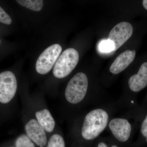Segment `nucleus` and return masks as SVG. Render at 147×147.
Listing matches in <instances>:
<instances>
[{"instance_id":"obj_1","label":"nucleus","mask_w":147,"mask_h":147,"mask_svg":"<svg viewBox=\"0 0 147 147\" xmlns=\"http://www.w3.org/2000/svg\"><path fill=\"white\" fill-rule=\"evenodd\" d=\"M109 115L105 110L100 108L91 111L84 119L82 129V137L86 140L97 138L108 125Z\"/></svg>"},{"instance_id":"obj_2","label":"nucleus","mask_w":147,"mask_h":147,"mask_svg":"<svg viewBox=\"0 0 147 147\" xmlns=\"http://www.w3.org/2000/svg\"><path fill=\"white\" fill-rule=\"evenodd\" d=\"M88 80L85 74L79 72L69 82L65 90V97L68 102L73 104L81 102L88 90Z\"/></svg>"},{"instance_id":"obj_3","label":"nucleus","mask_w":147,"mask_h":147,"mask_svg":"<svg viewBox=\"0 0 147 147\" xmlns=\"http://www.w3.org/2000/svg\"><path fill=\"white\" fill-rule=\"evenodd\" d=\"M79 60V53L75 49H66L57 60L53 68V74L58 79L66 77L76 67Z\"/></svg>"},{"instance_id":"obj_4","label":"nucleus","mask_w":147,"mask_h":147,"mask_svg":"<svg viewBox=\"0 0 147 147\" xmlns=\"http://www.w3.org/2000/svg\"><path fill=\"white\" fill-rule=\"evenodd\" d=\"M62 48L58 44L49 46L40 55L36 63L37 72L40 74H45L49 72L55 65L59 57Z\"/></svg>"},{"instance_id":"obj_5","label":"nucleus","mask_w":147,"mask_h":147,"mask_svg":"<svg viewBox=\"0 0 147 147\" xmlns=\"http://www.w3.org/2000/svg\"><path fill=\"white\" fill-rule=\"evenodd\" d=\"M17 88L14 74L9 71L0 74V102L6 104L10 102L15 96Z\"/></svg>"},{"instance_id":"obj_6","label":"nucleus","mask_w":147,"mask_h":147,"mask_svg":"<svg viewBox=\"0 0 147 147\" xmlns=\"http://www.w3.org/2000/svg\"><path fill=\"white\" fill-rule=\"evenodd\" d=\"M133 32L131 24L124 21L117 24L113 28L109 33L108 40L114 43L115 51L118 50L131 37Z\"/></svg>"},{"instance_id":"obj_7","label":"nucleus","mask_w":147,"mask_h":147,"mask_svg":"<svg viewBox=\"0 0 147 147\" xmlns=\"http://www.w3.org/2000/svg\"><path fill=\"white\" fill-rule=\"evenodd\" d=\"M109 127L114 137L119 142H127L131 135V125L126 119H113L109 122Z\"/></svg>"},{"instance_id":"obj_8","label":"nucleus","mask_w":147,"mask_h":147,"mask_svg":"<svg viewBox=\"0 0 147 147\" xmlns=\"http://www.w3.org/2000/svg\"><path fill=\"white\" fill-rule=\"evenodd\" d=\"M27 136L40 147H44L47 143L45 130L38 123L37 120H30L25 126Z\"/></svg>"},{"instance_id":"obj_9","label":"nucleus","mask_w":147,"mask_h":147,"mask_svg":"<svg viewBox=\"0 0 147 147\" xmlns=\"http://www.w3.org/2000/svg\"><path fill=\"white\" fill-rule=\"evenodd\" d=\"M136 56L135 50H127L119 55L111 64L110 71L117 74L120 73L128 66L134 61Z\"/></svg>"},{"instance_id":"obj_10","label":"nucleus","mask_w":147,"mask_h":147,"mask_svg":"<svg viewBox=\"0 0 147 147\" xmlns=\"http://www.w3.org/2000/svg\"><path fill=\"white\" fill-rule=\"evenodd\" d=\"M129 88L132 91L139 92L147 86V62L142 64L137 74L132 75L128 80Z\"/></svg>"},{"instance_id":"obj_11","label":"nucleus","mask_w":147,"mask_h":147,"mask_svg":"<svg viewBox=\"0 0 147 147\" xmlns=\"http://www.w3.org/2000/svg\"><path fill=\"white\" fill-rule=\"evenodd\" d=\"M37 120L44 130L48 132L53 131L55 128V122L50 111L44 109L36 113Z\"/></svg>"},{"instance_id":"obj_12","label":"nucleus","mask_w":147,"mask_h":147,"mask_svg":"<svg viewBox=\"0 0 147 147\" xmlns=\"http://www.w3.org/2000/svg\"><path fill=\"white\" fill-rule=\"evenodd\" d=\"M16 1L22 6L34 11H40L43 6L42 0H17Z\"/></svg>"},{"instance_id":"obj_13","label":"nucleus","mask_w":147,"mask_h":147,"mask_svg":"<svg viewBox=\"0 0 147 147\" xmlns=\"http://www.w3.org/2000/svg\"><path fill=\"white\" fill-rule=\"evenodd\" d=\"M47 147H65L64 140L59 134H53L50 137Z\"/></svg>"},{"instance_id":"obj_14","label":"nucleus","mask_w":147,"mask_h":147,"mask_svg":"<svg viewBox=\"0 0 147 147\" xmlns=\"http://www.w3.org/2000/svg\"><path fill=\"white\" fill-rule=\"evenodd\" d=\"M16 147H35L34 144L26 135L23 134L16 139Z\"/></svg>"},{"instance_id":"obj_15","label":"nucleus","mask_w":147,"mask_h":147,"mask_svg":"<svg viewBox=\"0 0 147 147\" xmlns=\"http://www.w3.org/2000/svg\"><path fill=\"white\" fill-rule=\"evenodd\" d=\"M99 50L102 53H110L115 51V45L110 40H102L99 45Z\"/></svg>"},{"instance_id":"obj_16","label":"nucleus","mask_w":147,"mask_h":147,"mask_svg":"<svg viewBox=\"0 0 147 147\" xmlns=\"http://www.w3.org/2000/svg\"><path fill=\"white\" fill-rule=\"evenodd\" d=\"M0 22L6 25L11 24L12 20L10 16L0 7Z\"/></svg>"},{"instance_id":"obj_17","label":"nucleus","mask_w":147,"mask_h":147,"mask_svg":"<svg viewBox=\"0 0 147 147\" xmlns=\"http://www.w3.org/2000/svg\"><path fill=\"white\" fill-rule=\"evenodd\" d=\"M141 131L142 135L146 137V141L147 142V115L142 123Z\"/></svg>"},{"instance_id":"obj_18","label":"nucleus","mask_w":147,"mask_h":147,"mask_svg":"<svg viewBox=\"0 0 147 147\" xmlns=\"http://www.w3.org/2000/svg\"><path fill=\"white\" fill-rule=\"evenodd\" d=\"M97 147H108L107 145L105 144V143H103V142H100V143L98 144V145ZM111 147H118L116 145H113Z\"/></svg>"},{"instance_id":"obj_19","label":"nucleus","mask_w":147,"mask_h":147,"mask_svg":"<svg viewBox=\"0 0 147 147\" xmlns=\"http://www.w3.org/2000/svg\"><path fill=\"white\" fill-rule=\"evenodd\" d=\"M143 5L145 9L147 10V0H144L143 1Z\"/></svg>"},{"instance_id":"obj_20","label":"nucleus","mask_w":147,"mask_h":147,"mask_svg":"<svg viewBox=\"0 0 147 147\" xmlns=\"http://www.w3.org/2000/svg\"><path fill=\"white\" fill-rule=\"evenodd\" d=\"M0 43H1V40H0Z\"/></svg>"},{"instance_id":"obj_21","label":"nucleus","mask_w":147,"mask_h":147,"mask_svg":"<svg viewBox=\"0 0 147 147\" xmlns=\"http://www.w3.org/2000/svg\"></svg>"}]
</instances>
